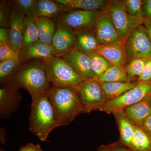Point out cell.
Returning <instances> with one entry per match:
<instances>
[{
    "label": "cell",
    "mask_w": 151,
    "mask_h": 151,
    "mask_svg": "<svg viewBox=\"0 0 151 151\" xmlns=\"http://www.w3.org/2000/svg\"><path fill=\"white\" fill-rule=\"evenodd\" d=\"M35 21L39 40L51 45L56 32L55 22L46 17H35Z\"/></svg>",
    "instance_id": "cell-21"
},
{
    "label": "cell",
    "mask_w": 151,
    "mask_h": 151,
    "mask_svg": "<svg viewBox=\"0 0 151 151\" xmlns=\"http://www.w3.org/2000/svg\"><path fill=\"white\" fill-rule=\"evenodd\" d=\"M62 57L74 71L84 79L95 78V75L91 68L89 55L85 52L74 49Z\"/></svg>",
    "instance_id": "cell-13"
},
{
    "label": "cell",
    "mask_w": 151,
    "mask_h": 151,
    "mask_svg": "<svg viewBox=\"0 0 151 151\" xmlns=\"http://www.w3.org/2000/svg\"><path fill=\"white\" fill-rule=\"evenodd\" d=\"M138 82L151 81V58H149L144 67L142 74L138 78Z\"/></svg>",
    "instance_id": "cell-34"
},
{
    "label": "cell",
    "mask_w": 151,
    "mask_h": 151,
    "mask_svg": "<svg viewBox=\"0 0 151 151\" xmlns=\"http://www.w3.org/2000/svg\"><path fill=\"white\" fill-rule=\"evenodd\" d=\"M8 45L11 46V38L9 28H0V45Z\"/></svg>",
    "instance_id": "cell-35"
},
{
    "label": "cell",
    "mask_w": 151,
    "mask_h": 151,
    "mask_svg": "<svg viewBox=\"0 0 151 151\" xmlns=\"http://www.w3.org/2000/svg\"><path fill=\"white\" fill-rule=\"evenodd\" d=\"M128 59L134 58H151V41L148 33L142 24L131 31L126 39Z\"/></svg>",
    "instance_id": "cell-8"
},
{
    "label": "cell",
    "mask_w": 151,
    "mask_h": 151,
    "mask_svg": "<svg viewBox=\"0 0 151 151\" xmlns=\"http://www.w3.org/2000/svg\"><path fill=\"white\" fill-rule=\"evenodd\" d=\"M97 151H111L109 149L108 146L102 145L100 146Z\"/></svg>",
    "instance_id": "cell-41"
},
{
    "label": "cell",
    "mask_w": 151,
    "mask_h": 151,
    "mask_svg": "<svg viewBox=\"0 0 151 151\" xmlns=\"http://www.w3.org/2000/svg\"><path fill=\"white\" fill-rule=\"evenodd\" d=\"M65 11L55 1L36 0L33 16L35 17H46L56 22Z\"/></svg>",
    "instance_id": "cell-17"
},
{
    "label": "cell",
    "mask_w": 151,
    "mask_h": 151,
    "mask_svg": "<svg viewBox=\"0 0 151 151\" xmlns=\"http://www.w3.org/2000/svg\"><path fill=\"white\" fill-rule=\"evenodd\" d=\"M35 20L34 16L26 17L22 47H29L39 41Z\"/></svg>",
    "instance_id": "cell-26"
},
{
    "label": "cell",
    "mask_w": 151,
    "mask_h": 151,
    "mask_svg": "<svg viewBox=\"0 0 151 151\" xmlns=\"http://www.w3.org/2000/svg\"><path fill=\"white\" fill-rule=\"evenodd\" d=\"M42 61L52 86L75 89L85 79L76 73L63 57L52 56Z\"/></svg>",
    "instance_id": "cell-4"
},
{
    "label": "cell",
    "mask_w": 151,
    "mask_h": 151,
    "mask_svg": "<svg viewBox=\"0 0 151 151\" xmlns=\"http://www.w3.org/2000/svg\"><path fill=\"white\" fill-rule=\"evenodd\" d=\"M144 17L151 19V0L143 1Z\"/></svg>",
    "instance_id": "cell-37"
},
{
    "label": "cell",
    "mask_w": 151,
    "mask_h": 151,
    "mask_svg": "<svg viewBox=\"0 0 151 151\" xmlns=\"http://www.w3.org/2000/svg\"><path fill=\"white\" fill-rule=\"evenodd\" d=\"M123 1L127 12L130 15L136 17L144 19L143 1L125 0Z\"/></svg>",
    "instance_id": "cell-30"
},
{
    "label": "cell",
    "mask_w": 151,
    "mask_h": 151,
    "mask_svg": "<svg viewBox=\"0 0 151 151\" xmlns=\"http://www.w3.org/2000/svg\"><path fill=\"white\" fill-rule=\"evenodd\" d=\"M103 11L111 19L121 40H126L133 29L144 22V19L128 13L123 1H108Z\"/></svg>",
    "instance_id": "cell-5"
},
{
    "label": "cell",
    "mask_w": 151,
    "mask_h": 151,
    "mask_svg": "<svg viewBox=\"0 0 151 151\" xmlns=\"http://www.w3.org/2000/svg\"><path fill=\"white\" fill-rule=\"evenodd\" d=\"M23 63L2 86L16 90L25 89L31 97L47 94L52 86L42 60H36Z\"/></svg>",
    "instance_id": "cell-1"
},
{
    "label": "cell",
    "mask_w": 151,
    "mask_h": 151,
    "mask_svg": "<svg viewBox=\"0 0 151 151\" xmlns=\"http://www.w3.org/2000/svg\"><path fill=\"white\" fill-rule=\"evenodd\" d=\"M0 151H6L5 150H4V149L3 148H1V149H0Z\"/></svg>",
    "instance_id": "cell-43"
},
{
    "label": "cell",
    "mask_w": 151,
    "mask_h": 151,
    "mask_svg": "<svg viewBox=\"0 0 151 151\" xmlns=\"http://www.w3.org/2000/svg\"><path fill=\"white\" fill-rule=\"evenodd\" d=\"M16 58H19V54L12 46L8 45H0V62Z\"/></svg>",
    "instance_id": "cell-33"
},
{
    "label": "cell",
    "mask_w": 151,
    "mask_h": 151,
    "mask_svg": "<svg viewBox=\"0 0 151 151\" xmlns=\"http://www.w3.org/2000/svg\"><path fill=\"white\" fill-rule=\"evenodd\" d=\"M113 114L119 126L122 145L129 148L134 133L135 126L127 118L124 111Z\"/></svg>",
    "instance_id": "cell-22"
},
{
    "label": "cell",
    "mask_w": 151,
    "mask_h": 151,
    "mask_svg": "<svg viewBox=\"0 0 151 151\" xmlns=\"http://www.w3.org/2000/svg\"><path fill=\"white\" fill-rule=\"evenodd\" d=\"M125 115L135 127H142L143 123L151 115V106L147 100L129 106L124 111Z\"/></svg>",
    "instance_id": "cell-19"
},
{
    "label": "cell",
    "mask_w": 151,
    "mask_h": 151,
    "mask_svg": "<svg viewBox=\"0 0 151 151\" xmlns=\"http://www.w3.org/2000/svg\"><path fill=\"white\" fill-rule=\"evenodd\" d=\"M84 107V113H89L106 102L100 82L96 79H84L75 88Z\"/></svg>",
    "instance_id": "cell-9"
},
{
    "label": "cell",
    "mask_w": 151,
    "mask_h": 151,
    "mask_svg": "<svg viewBox=\"0 0 151 151\" xmlns=\"http://www.w3.org/2000/svg\"><path fill=\"white\" fill-rule=\"evenodd\" d=\"M94 29L100 45L115 43L121 40L111 19L103 11L97 19Z\"/></svg>",
    "instance_id": "cell-12"
},
{
    "label": "cell",
    "mask_w": 151,
    "mask_h": 151,
    "mask_svg": "<svg viewBox=\"0 0 151 151\" xmlns=\"http://www.w3.org/2000/svg\"><path fill=\"white\" fill-rule=\"evenodd\" d=\"M146 100H147L149 104H150L151 106V92L150 94H149V96H148Z\"/></svg>",
    "instance_id": "cell-42"
},
{
    "label": "cell",
    "mask_w": 151,
    "mask_h": 151,
    "mask_svg": "<svg viewBox=\"0 0 151 151\" xmlns=\"http://www.w3.org/2000/svg\"><path fill=\"white\" fill-rule=\"evenodd\" d=\"M21 64L19 58H13L0 62V81L2 86Z\"/></svg>",
    "instance_id": "cell-28"
},
{
    "label": "cell",
    "mask_w": 151,
    "mask_h": 151,
    "mask_svg": "<svg viewBox=\"0 0 151 151\" xmlns=\"http://www.w3.org/2000/svg\"><path fill=\"white\" fill-rule=\"evenodd\" d=\"M129 149L132 151H151V139L142 128L135 126Z\"/></svg>",
    "instance_id": "cell-24"
},
{
    "label": "cell",
    "mask_w": 151,
    "mask_h": 151,
    "mask_svg": "<svg viewBox=\"0 0 151 151\" xmlns=\"http://www.w3.org/2000/svg\"><path fill=\"white\" fill-rule=\"evenodd\" d=\"M22 96L16 90L8 86H2L0 89V116L2 119L8 118L18 109Z\"/></svg>",
    "instance_id": "cell-15"
},
{
    "label": "cell",
    "mask_w": 151,
    "mask_h": 151,
    "mask_svg": "<svg viewBox=\"0 0 151 151\" xmlns=\"http://www.w3.org/2000/svg\"><path fill=\"white\" fill-rule=\"evenodd\" d=\"M19 56L22 63L36 60H43L54 55L50 45L39 40L29 47H22L19 52Z\"/></svg>",
    "instance_id": "cell-16"
},
{
    "label": "cell",
    "mask_w": 151,
    "mask_h": 151,
    "mask_svg": "<svg viewBox=\"0 0 151 151\" xmlns=\"http://www.w3.org/2000/svg\"><path fill=\"white\" fill-rule=\"evenodd\" d=\"M36 0H15L12 1L14 6L19 9L26 17L33 16Z\"/></svg>",
    "instance_id": "cell-31"
},
{
    "label": "cell",
    "mask_w": 151,
    "mask_h": 151,
    "mask_svg": "<svg viewBox=\"0 0 151 151\" xmlns=\"http://www.w3.org/2000/svg\"><path fill=\"white\" fill-rule=\"evenodd\" d=\"M65 12L81 10L100 11L105 9L108 1L103 0H55Z\"/></svg>",
    "instance_id": "cell-18"
},
{
    "label": "cell",
    "mask_w": 151,
    "mask_h": 151,
    "mask_svg": "<svg viewBox=\"0 0 151 151\" xmlns=\"http://www.w3.org/2000/svg\"><path fill=\"white\" fill-rule=\"evenodd\" d=\"M126 40L115 43L100 45L94 51L103 56L111 65L126 68L129 59L125 45Z\"/></svg>",
    "instance_id": "cell-11"
},
{
    "label": "cell",
    "mask_w": 151,
    "mask_h": 151,
    "mask_svg": "<svg viewBox=\"0 0 151 151\" xmlns=\"http://www.w3.org/2000/svg\"><path fill=\"white\" fill-rule=\"evenodd\" d=\"M148 60L147 58H134L129 60L126 70L129 81H132L137 77V78H139Z\"/></svg>",
    "instance_id": "cell-29"
},
{
    "label": "cell",
    "mask_w": 151,
    "mask_h": 151,
    "mask_svg": "<svg viewBox=\"0 0 151 151\" xmlns=\"http://www.w3.org/2000/svg\"><path fill=\"white\" fill-rule=\"evenodd\" d=\"M93 29L84 31L76 34V41L75 49L85 52L87 55L94 51L99 46L95 31Z\"/></svg>",
    "instance_id": "cell-23"
},
{
    "label": "cell",
    "mask_w": 151,
    "mask_h": 151,
    "mask_svg": "<svg viewBox=\"0 0 151 151\" xmlns=\"http://www.w3.org/2000/svg\"><path fill=\"white\" fill-rule=\"evenodd\" d=\"M100 83L105 100L108 101L122 96L127 91L134 87L138 82L118 81Z\"/></svg>",
    "instance_id": "cell-20"
},
{
    "label": "cell",
    "mask_w": 151,
    "mask_h": 151,
    "mask_svg": "<svg viewBox=\"0 0 151 151\" xmlns=\"http://www.w3.org/2000/svg\"><path fill=\"white\" fill-rule=\"evenodd\" d=\"M100 83L111 82H128L129 81L126 68H121L111 65L102 75L94 78Z\"/></svg>",
    "instance_id": "cell-25"
},
{
    "label": "cell",
    "mask_w": 151,
    "mask_h": 151,
    "mask_svg": "<svg viewBox=\"0 0 151 151\" xmlns=\"http://www.w3.org/2000/svg\"><path fill=\"white\" fill-rule=\"evenodd\" d=\"M5 2H1L0 5V25L1 27L9 28L11 12Z\"/></svg>",
    "instance_id": "cell-32"
},
{
    "label": "cell",
    "mask_w": 151,
    "mask_h": 151,
    "mask_svg": "<svg viewBox=\"0 0 151 151\" xmlns=\"http://www.w3.org/2000/svg\"><path fill=\"white\" fill-rule=\"evenodd\" d=\"M103 11L81 10L66 11L58 18L56 22L69 28L76 34L94 29L97 19Z\"/></svg>",
    "instance_id": "cell-7"
},
{
    "label": "cell",
    "mask_w": 151,
    "mask_h": 151,
    "mask_svg": "<svg viewBox=\"0 0 151 151\" xmlns=\"http://www.w3.org/2000/svg\"><path fill=\"white\" fill-rule=\"evenodd\" d=\"M151 92V81L138 82L134 87L118 98L106 101L97 110L109 114L124 111L128 107L146 100Z\"/></svg>",
    "instance_id": "cell-6"
},
{
    "label": "cell",
    "mask_w": 151,
    "mask_h": 151,
    "mask_svg": "<svg viewBox=\"0 0 151 151\" xmlns=\"http://www.w3.org/2000/svg\"><path fill=\"white\" fill-rule=\"evenodd\" d=\"M111 151H132L119 143H115L108 146Z\"/></svg>",
    "instance_id": "cell-39"
},
{
    "label": "cell",
    "mask_w": 151,
    "mask_h": 151,
    "mask_svg": "<svg viewBox=\"0 0 151 151\" xmlns=\"http://www.w3.org/2000/svg\"><path fill=\"white\" fill-rule=\"evenodd\" d=\"M60 127L67 126L84 110L75 89L52 86L47 93Z\"/></svg>",
    "instance_id": "cell-2"
},
{
    "label": "cell",
    "mask_w": 151,
    "mask_h": 151,
    "mask_svg": "<svg viewBox=\"0 0 151 151\" xmlns=\"http://www.w3.org/2000/svg\"><path fill=\"white\" fill-rule=\"evenodd\" d=\"M141 128L151 139V115L145 120Z\"/></svg>",
    "instance_id": "cell-38"
},
{
    "label": "cell",
    "mask_w": 151,
    "mask_h": 151,
    "mask_svg": "<svg viewBox=\"0 0 151 151\" xmlns=\"http://www.w3.org/2000/svg\"><path fill=\"white\" fill-rule=\"evenodd\" d=\"M143 24L147 31L151 41V19L144 17Z\"/></svg>",
    "instance_id": "cell-40"
},
{
    "label": "cell",
    "mask_w": 151,
    "mask_h": 151,
    "mask_svg": "<svg viewBox=\"0 0 151 151\" xmlns=\"http://www.w3.org/2000/svg\"><path fill=\"white\" fill-rule=\"evenodd\" d=\"M31 97L29 129L40 140L46 142L50 132L60 125L47 94Z\"/></svg>",
    "instance_id": "cell-3"
},
{
    "label": "cell",
    "mask_w": 151,
    "mask_h": 151,
    "mask_svg": "<svg viewBox=\"0 0 151 151\" xmlns=\"http://www.w3.org/2000/svg\"><path fill=\"white\" fill-rule=\"evenodd\" d=\"M19 151H43L39 144L29 143L20 148Z\"/></svg>",
    "instance_id": "cell-36"
},
{
    "label": "cell",
    "mask_w": 151,
    "mask_h": 151,
    "mask_svg": "<svg viewBox=\"0 0 151 151\" xmlns=\"http://www.w3.org/2000/svg\"><path fill=\"white\" fill-rule=\"evenodd\" d=\"M13 6L10 22L11 46L19 54L23 44L24 21L26 17L19 9Z\"/></svg>",
    "instance_id": "cell-14"
},
{
    "label": "cell",
    "mask_w": 151,
    "mask_h": 151,
    "mask_svg": "<svg viewBox=\"0 0 151 151\" xmlns=\"http://www.w3.org/2000/svg\"><path fill=\"white\" fill-rule=\"evenodd\" d=\"M90 59V64L95 78L102 75L109 67L112 65L105 58L95 51L88 54Z\"/></svg>",
    "instance_id": "cell-27"
},
{
    "label": "cell",
    "mask_w": 151,
    "mask_h": 151,
    "mask_svg": "<svg viewBox=\"0 0 151 151\" xmlns=\"http://www.w3.org/2000/svg\"><path fill=\"white\" fill-rule=\"evenodd\" d=\"M56 30L51 46L55 56L62 57L75 49L77 38L76 35L69 28L56 23Z\"/></svg>",
    "instance_id": "cell-10"
}]
</instances>
